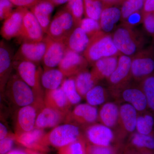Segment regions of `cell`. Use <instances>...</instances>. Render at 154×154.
<instances>
[{"label": "cell", "instance_id": "f546056e", "mask_svg": "<svg viewBox=\"0 0 154 154\" xmlns=\"http://www.w3.org/2000/svg\"><path fill=\"white\" fill-rule=\"evenodd\" d=\"M154 117L147 111L138 115L136 130L141 134L154 136Z\"/></svg>", "mask_w": 154, "mask_h": 154}, {"label": "cell", "instance_id": "5bb4252c", "mask_svg": "<svg viewBox=\"0 0 154 154\" xmlns=\"http://www.w3.org/2000/svg\"><path fill=\"white\" fill-rule=\"evenodd\" d=\"M23 9L18 8L5 19L0 30V34L4 39L9 40L19 37L23 22Z\"/></svg>", "mask_w": 154, "mask_h": 154}, {"label": "cell", "instance_id": "f35d334b", "mask_svg": "<svg viewBox=\"0 0 154 154\" xmlns=\"http://www.w3.org/2000/svg\"><path fill=\"white\" fill-rule=\"evenodd\" d=\"M15 140L14 134L10 136L0 140V154H7L13 149Z\"/></svg>", "mask_w": 154, "mask_h": 154}, {"label": "cell", "instance_id": "f5cc1de1", "mask_svg": "<svg viewBox=\"0 0 154 154\" xmlns=\"http://www.w3.org/2000/svg\"><path fill=\"white\" fill-rule=\"evenodd\" d=\"M152 14H153V16H154V13H152Z\"/></svg>", "mask_w": 154, "mask_h": 154}, {"label": "cell", "instance_id": "ffe728a7", "mask_svg": "<svg viewBox=\"0 0 154 154\" xmlns=\"http://www.w3.org/2000/svg\"><path fill=\"white\" fill-rule=\"evenodd\" d=\"M44 105L65 114L68 112L70 103L60 87L55 90L46 91Z\"/></svg>", "mask_w": 154, "mask_h": 154}, {"label": "cell", "instance_id": "d590c367", "mask_svg": "<svg viewBox=\"0 0 154 154\" xmlns=\"http://www.w3.org/2000/svg\"><path fill=\"white\" fill-rule=\"evenodd\" d=\"M143 5V0H125L121 9V17L126 19L131 14L139 11Z\"/></svg>", "mask_w": 154, "mask_h": 154}, {"label": "cell", "instance_id": "277c9868", "mask_svg": "<svg viewBox=\"0 0 154 154\" xmlns=\"http://www.w3.org/2000/svg\"><path fill=\"white\" fill-rule=\"evenodd\" d=\"M80 130L75 125L65 124L55 127L44 137L45 145H48L59 149L79 139Z\"/></svg>", "mask_w": 154, "mask_h": 154}, {"label": "cell", "instance_id": "6da1fadb", "mask_svg": "<svg viewBox=\"0 0 154 154\" xmlns=\"http://www.w3.org/2000/svg\"><path fill=\"white\" fill-rule=\"evenodd\" d=\"M4 97L9 107L15 111L19 108L38 102L32 88L17 74H11L6 85Z\"/></svg>", "mask_w": 154, "mask_h": 154}, {"label": "cell", "instance_id": "9a60e30c", "mask_svg": "<svg viewBox=\"0 0 154 154\" xmlns=\"http://www.w3.org/2000/svg\"><path fill=\"white\" fill-rule=\"evenodd\" d=\"M45 135L43 129L34 128L30 131L14 134L15 142L30 149L34 150L45 151L47 146L44 142Z\"/></svg>", "mask_w": 154, "mask_h": 154}, {"label": "cell", "instance_id": "74e56055", "mask_svg": "<svg viewBox=\"0 0 154 154\" xmlns=\"http://www.w3.org/2000/svg\"><path fill=\"white\" fill-rule=\"evenodd\" d=\"M79 27L82 28L88 36H91V37L99 32L101 28L98 21L88 17L82 19Z\"/></svg>", "mask_w": 154, "mask_h": 154}, {"label": "cell", "instance_id": "ac0fdd59", "mask_svg": "<svg viewBox=\"0 0 154 154\" xmlns=\"http://www.w3.org/2000/svg\"><path fill=\"white\" fill-rule=\"evenodd\" d=\"M54 8V5L49 0H39L31 8V12L36 17L44 33H47Z\"/></svg>", "mask_w": 154, "mask_h": 154}, {"label": "cell", "instance_id": "681fc988", "mask_svg": "<svg viewBox=\"0 0 154 154\" xmlns=\"http://www.w3.org/2000/svg\"><path fill=\"white\" fill-rule=\"evenodd\" d=\"M54 6L60 5L68 3L70 0H49Z\"/></svg>", "mask_w": 154, "mask_h": 154}, {"label": "cell", "instance_id": "603a6c76", "mask_svg": "<svg viewBox=\"0 0 154 154\" xmlns=\"http://www.w3.org/2000/svg\"><path fill=\"white\" fill-rule=\"evenodd\" d=\"M118 61L116 56L100 59L95 63L92 73L97 79L109 78L116 68Z\"/></svg>", "mask_w": 154, "mask_h": 154}, {"label": "cell", "instance_id": "52a82bcc", "mask_svg": "<svg viewBox=\"0 0 154 154\" xmlns=\"http://www.w3.org/2000/svg\"><path fill=\"white\" fill-rule=\"evenodd\" d=\"M44 33L41 26L31 11L23 9V22L19 41L23 42H38L44 39Z\"/></svg>", "mask_w": 154, "mask_h": 154}, {"label": "cell", "instance_id": "d6a6232c", "mask_svg": "<svg viewBox=\"0 0 154 154\" xmlns=\"http://www.w3.org/2000/svg\"><path fill=\"white\" fill-rule=\"evenodd\" d=\"M66 8L73 18L76 27L79 26L85 13L84 0H70L68 2Z\"/></svg>", "mask_w": 154, "mask_h": 154}, {"label": "cell", "instance_id": "8d00e7d4", "mask_svg": "<svg viewBox=\"0 0 154 154\" xmlns=\"http://www.w3.org/2000/svg\"><path fill=\"white\" fill-rule=\"evenodd\" d=\"M85 144L80 139L59 149L58 154H87Z\"/></svg>", "mask_w": 154, "mask_h": 154}, {"label": "cell", "instance_id": "e575fe53", "mask_svg": "<svg viewBox=\"0 0 154 154\" xmlns=\"http://www.w3.org/2000/svg\"><path fill=\"white\" fill-rule=\"evenodd\" d=\"M131 143L139 148L154 149V137L137 133L133 134Z\"/></svg>", "mask_w": 154, "mask_h": 154}, {"label": "cell", "instance_id": "7c38bea8", "mask_svg": "<svg viewBox=\"0 0 154 154\" xmlns=\"http://www.w3.org/2000/svg\"><path fill=\"white\" fill-rule=\"evenodd\" d=\"M87 62L81 54L67 48L59 65V69L64 76H71L85 70Z\"/></svg>", "mask_w": 154, "mask_h": 154}, {"label": "cell", "instance_id": "b9f144b4", "mask_svg": "<svg viewBox=\"0 0 154 154\" xmlns=\"http://www.w3.org/2000/svg\"><path fill=\"white\" fill-rule=\"evenodd\" d=\"M13 5L18 8H27L33 7L39 0H9Z\"/></svg>", "mask_w": 154, "mask_h": 154}, {"label": "cell", "instance_id": "8992f818", "mask_svg": "<svg viewBox=\"0 0 154 154\" xmlns=\"http://www.w3.org/2000/svg\"><path fill=\"white\" fill-rule=\"evenodd\" d=\"M112 38L118 51L129 57L140 49L143 41L141 38H137V36L134 32L125 27L117 28L113 33Z\"/></svg>", "mask_w": 154, "mask_h": 154}, {"label": "cell", "instance_id": "f907efd6", "mask_svg": "<svg viewBox=\"0 0 154 154\" xmlns=\"http://www.w3.org/2000/svg\"><path fill=\"white\" fill-rule=\"evenodd\" d=\"M26 152H27L28 154H41L38 153L37 151L30 149H28L26 150Z\"/></svg>", "mask_w": 154, "mask_h": 154}, {"label": "cell", "instance_id": "30bf717a", "mask_svg": "<svg viewBox=\"0 0 154 154\" xmlns=\"http://www.w3.org/2000/svg\"><path fill=\"white\" fill-rule=\"evenodd\" d=\"M42 105L35 103L21 107L15 111L14 134L30 131L35 128L38 113L36 106Z\"/></svg>", "mask_w": 154, "mask_h": 154}, {"label": "cell", "instance_id": "ba28073f", "mask_svg": "<svg viewBox=\"0 0 154 154\" xmlns=\"http://www.w3.org/2000/svg\"><path fill=\"white\" fill-rule=\"evenodd\" d=\"M46 46L47 43L45 38L38 42H22L14 54V61H28L38 64L42 61Z\"/></svg>", "mask_w": 154, "mask_h": 154}, {"label": "cell", "instance_id": "7a4b0ae2", "mask_svg": "<svg viewBox=\"0 0 154 154\" xmlns=\"http://www.w3.org/2000/svg\"><path fill=\"white\" fill-rule=\"evenodd\" d=\"M119 52L112 37L99 31L90 38L84 54L87 61L95 63L103 58L116 56Z\"/></svg>", "mask_w": 154, "mask_h": 154}, {"label": "cell", "instance_id": "836d02e7", "mask_svg": "<svg viewBox=\"0 0 154 154\" xmlns=\"http://www.w3.org/2000/svg\"><path fill=\"white\" fill-rule=\"evenodd\" d=\"M86 100L89 105L96 106L103 104L105 101V89L101 86H95L87 93Z\"/></svg>", "mask_w": 154, "mask_h": 154}, {"label": "cell", "instance_id": "816d5d0a", "mask_svg": "<svg viewBox=\"0 0 154 154\" xmlns=\"http://www.w3.org/2000/svg\"><path fill=\"white\" fill-rule=\"evenodd\" d=\"M143 154H151L150 153L146 152V153H144Z\"/></svg>", "mask_w": 154, "mask_h": 154}, {"label": "cell", "instance_id": "3957f363", "mask_svg": "<svg viewBox=\"0 0 154 154\" xmlns=\"http://www.w3.org/2000/svg\"><path fill=\"white\" fill-rule=\"evenodd\" d=\"M36 65L28 61H14V68L18 76L32 88L38 101H43V90L41 83L42 72Z\"/></svg>", "mask_w": 154, "mask_h": 154}, {"label": "cell", "instance_id": "4316f807", "mask_svg": "<svg viewBox=\"0 0 154 154\" xmlns=\"http://www.w3.org/2000/svg\"><path fill=\"white\" fill-rule=\"evenodd\" d=\"M137 111L132 105L125 103L119 108V119L125 130L133 132L136 130Z\"/></svg>", "mask_w": 154, "mask_h": 154}, {"label": "cell", "instance_id": "ab89813d", "mask_svg": "<svg viewBox=\"0 0 154 154\" xmlns=\"http://www.w3.org/2000/svg\"><path fill=\"white\" fill-rule=\"evenodd\" d=\"M143 21L146 30L154 36V18L152 13H143Z\"/></svg>", "mask_w": 154, "mask_h": 154}, {"label": "cell", "instance_id": "f6af8a7d", "mask_svg": "<svg viewBox=\"0 0 154 154\" xmlns=\"http://www.w3.org/2000/svg\"><path fill=\"white\" fill-rule=\"evenodd\" d=\"M127 23L131 25L140 24L143 20V15H142L139 11L135 12L130 15L126 19Z\"/></svg>", "mask_w": 154, "mask_h": 154}, {"label": "cell", "instance_id": "2e32d148", "mask_svg": "<svg viewBox=\"0 0 154 154\" xmlns=\"http://www.w3.org/2000/svg\"><path fill=\"white\" fill-rule=\"evenodd\" d=\"M66 116L64 113L44 105L37 113L35 128H45L58 126Z\"/></svg>", "mask_w": 154, "mask_h": 154}, {"label": "cell", "instance_id": "1f68e13d", "mask_svg": "<svg viewBox=\"0 0 154 154\" xmlns=\"http://www.w3.org/2000/svg\"><path fill=\"white\" fill-rule=\"evenodd\" d=\"M86 17L99 21L103 11V3L101 0H84Z\"/></svg>", "mask_w": 154, "mask_h": 154}, {"label": "cell", "instance_id": "e0dca14e", "mask_svg": "<svg viewBox=\"0 0 154 154\" xmlns=\"http://www.w3.org/2000/svg\"><path fill=\"white\" fill-rule=\"evenodd\" d=\"M86 135L93 145L104 146H109L114 137L111 128L103 124L90 126L87 129Z\"/></svg>", "mask_w": 154, "mask_h": 154}, {"label": "cell", "instance_id": "4fadbf2b", "mask_svg": "<svg viewBox=\"0 0 154 154\" xmlns=\"http://www.w3.org/2000/svg\"><path fill=\"white\" fill-rule=\"evenodd\" d=\"M14 54L5 42L0 41V91L4 94L14 68Z\"/></svg>", "mask_w": 154, "mask_h": 154}, {"label": "cell", "instance_id": "cb8c5ba5", "mask_svg": "<svg viewBox=\"0 0 154 154\" xmlns=\"http://www.w3.org/2000/svg\"><path fill=\"white\" fill-rule=\"evenodd\" d=\"M121 17V10L118 8L115 7L104 8L99 19L101 29L105 33H109L113 30Z\"/></svg>", "mask_w": 154, "mask_h": 154}, {"label": "cell", "instance_id": "d6986e66", "mask_svg": "<svg viewBox=\"0 0 154 154\" xmlns=\"http://www.w3.org/2000/svg\"><path fill=\"white\" fill-rule=\"evenodd\" d=\"M89 36L80 27H75L67 36L65 43L67 49L81 54L88 47Z\"/></svg>", "mask_w": 154, "mask_h": 154}, {"label": "cell", "instance_id": "ee69618b", "mask_svg": "<svg viewBox=\"0 0 154 154\" xmlns=\"http://www.w3.org/2000/svg\"><path fill=\"white\" fill-rule=\"evenodd\" d=\"M13 12V8L2 0H0V21L5 20Z\"/></svg>", "mask_w": 154, "mask_h": 154}, {"label": "cell", "instance_id": "9c48e42d", "mask_svg": "<svg viewBox=\"0 0 154 154\" xmlns=\"http://www.w3.org/2000/svg\"><path fill=\"white\" fill-rule=\"evenodd\" d=\"M154 70V52L152 48L139 52L132 59L131 73L136 79L142 80L152 75Z\"/></svg>", "mask_w": 154, "mask_h": 154}, {"label": "cell", "instance_id": "60d3db41", "mask_svg": "<svg viewBox=\"0 0 154 154\" xmlns=\"http://www.w3.org/2000/svg\"><path fill=\"white\" fill-rule=\"evenodd\" d=\"M88 154H112V149L109 146L93 145L88 147L87 149Z\"/></svg>", "mask_w": 154, "mask_h": 154}, {"label": "cell", "instance_id": "7bdbcfd3", "mask_svg": "<svg viewBox=\"0 0 154 154\" xmlns=\"http://www.w3.org/2000/svg\"><path fill=\"white\" fill-rule=\"evenodd\" d=\"M4 94L0 91V121L7 125V110Z\"/></svg>", "mask_w": 154, "mask_h": 154}, {"label": "cell", "instance_id": "d4e9b609", "mask_svg": "<svg viewBox=\"0 0 154 154\" xmlns=\"http://www.w3.org/2000/svg\"><path fill=\"white\" fill-rule=\"evenodd\" d=\"M132 59L128 56L121 55L118 58L117 66L108 79L110 83L116 85L123 82L131 72Z\"/></svg>", "mask_w": 154, "mask_h": 154}, {"label": "cell", "instance_id": "f1b7e54d", "mask_svg": "<svg viewBox=\"0 0 154 154\" xmlns=\"http://www.w3.org/2000/svg\"><path fill=\"white\" fill-rule=\"evenodd\" d=\"M97 79L92 72L85 69L76 75L75 79L76 88L82 97H85L86 94L96 85Z\"/></svg>", "mask_w": 154, "mask_h": 154}, {"label": "cell", "instance_id": "83f0119b", "mask_svg": "<svg viewBox=\"0 0 154 154\" xmlns=\"http://www.w3.org/2000/svg\"><path fill=\"white\" fill-rule=\"evenodd\" d=\"M119 108L112 102L104 104L100 109L99 117L102 124L108 127H113L119 119Z\"/></svg>", "mask_w": 154, "mask_h": 154}, {"label": "cell", "instance_id": "bcb514c9", "mask_svg": "<svg viewBox=\"0 0 154 154\" xmlns=\"http://www.w3.org/2000/svg\"><path fill=\"white\" fill-rule=\"evenodd\" d=\"M12 134L9 132L7 125L0 121V140L5 138Z\"/></svg>", "mask_w": 154, "mask_h": 154}, {"label": "cell", "instance_id": "484cf974", "mask_svg": "<svg viewBox=\"0 0 154 154\" xmlns=\"http://www.w3.org/2000/svg\"><path fill=\"white\" fill-rule=\"evenodd\" d=\"M64 75L59 69H46L42 73V86L46 91L55 90L60 88L63 81Z\"/></svg>", "mask_w": 154, "mask_h": 154}, {"label": "cell", "instance_id": "8fae6325", "mask_svg": "<svg viewBox=\"0 0 154 154\" xmlns=\"http://www.w3.org/2000/svg\"><path fill=\"white\" fill-rule=\"evenodd\" d=\"M45 38L47 46L42 62L45 69L54 68L59 66L62 60L67 49L66 46L65 41L54 40L47 36Z\"/></svg>", "mask_w": 154, "mask_h": 154}, {"label": "cell", "instance_id": "c3c4849f", "mask_svg": "<svg viewBox=\"0 0 154 154\" xmlns=\"http://www.w3.org/2000/svg\"><path fill=\"white\" fill-rule=\"evenodd\" d=\"M7 154H28L26 150L24 151L21 149H12Z\"/></svg>", "mask_w": 154, "mask_h": 154}, {"label": "cell", "instance_id": "5b68a950", "mask_svg": "<svg viewBox=\"0 0 154 154\" xmlns=\"http://www.w3.org/2000/svg\"><path fill=\"white\" fill-rule=\"evenodd\" d=\"M75 27L73 18L66 8L56 14L51 22L46 34L53 39L65 41Z\"/></svg>", "mask_w": 154, "mask_h": 154}, {"label": "cell", "instance_id": "44dd1931", "mask_svg": "<svg viewBox=\"0 0 154 154\" xmlns=\"http://www.w3.org/2000/svg\"><path fill=\"white\" fill-rule=\"evenodd\" d=\"M69 116V119L80 124H90L97 119L98 110L96 107L88 103L80 104L75 107Z\"/></svg>", "mask_w": 154, "mask_h": 154}, {"label": "cell", "instance_id": "4dcf8cb0", "mask_svg": "<svg viewBox=\"0 0 154 154\" xmlns=\"http://www.w3.org/2000/svg\"><path fill=\"white\" fill-rule=\"evenodd\" d=\"M60 88L70 105H76L81 102L82 96L77 91L75 79L69 78L64 80Z\"/></svg>", "mask_w": 154, "mask_h": 154}, {"label": "cell", "instance_id": "7402d4cb", "mask_svg": "<svg viewBox=\"0 0 154 154\" xmlns=\"http://www.w3.org/2000/svg\"><path fill=\"white\" fill-rule=\"evenodd\" d=\"M122 96L127 103L132 105L139 113L146 112L148 109L145 94L140 87L126 89L122 93Z\"/></svg>", "mask_w": 154, "mask_h": 154}, {"label": "cell", "instance_id": "7dc6e473", "mask_svg": "<svg viewBox=\"0 0 154 154\" xmlns=\"http://www.w3.org/2000/svg\"><path fill=\"white\" fill-rule=\"evenodd\" d=\"M143 7V13H154V0H145Z\"/></svg>", "mask_w": 154, "mask_h": 154}]
</instances>
